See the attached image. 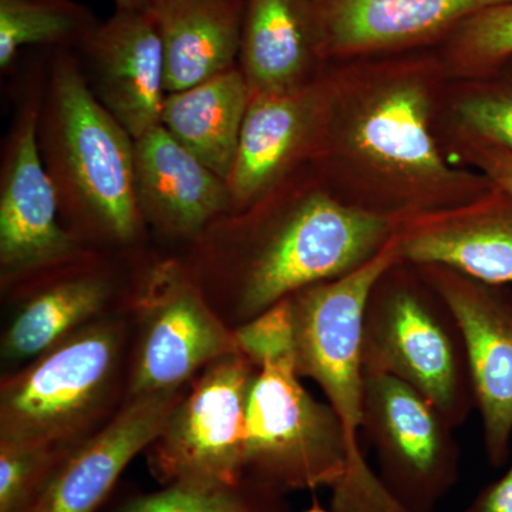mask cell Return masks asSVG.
<instances>
[{
    "mask_svg": "<svg viewBox=\"0 0 512 512\" xmlns=\"http://www.w3.org/2000/svg\"><path fill=\"white\" fill-rule=\"evenodd\" d=\"M457 147L466 163L512 197V153L484 138L457 131Z\"/></svg>",
    "mask_w": 512,
    "mask_h": 512,
    "instance_id": "cell-28",
    "label": "cell"
},
{
    "mask_svg": "<svg viewBox=\"0 0 512 512\" xmlns=\"http://www.w3.org/2000/svg\"><path fill=\"white\" fill-rule=\"evenodd\" d=\"M512 59V0L461 23L448 52L451 72L467 80L493 76Z\"/></svg>",
    "mask_w": 512,
    "mask_h": 512,
    "instance_id": "cell-24",
    "label": "cell"
},
{
    "mask_svg": "<svg viewBox=\"0 0 512 512\" xmlns=\"http://www.w3.org/2000/svg\"><path fill=\"white\" fill-rule=\"evenodd\" d=\"M137 308L141 328L127 397L180 392L211 363L242 353L234 329L175 262L148 275Z\"/></svg>",
    "mask_w": 512,
    "mask_h": 512,
    "instance_id": "cell-10",
    "label": "cell"
},
{
    "mask_svg": "<svg viewBox=\"0 0 512 512\" xmlns=\"http://www.w3.org/2000/svg\"><path fill=\"white\" fill-rule=\"evenodd\" d=\"M116 9L123 10H148L151 0H114Z\"/></svg>",
    "mask_w": 512,
    "mask_h": 512,
    "instance_id": "cell-30",
    "label": "cell"
},
{
    "mask_svg": "<svg viewBox=\"0 0 512 512\" xmlns=\"http://www.w3.org/2000/svg\"><path fill=\"white\" fill-rule=\"evenodd\" d=\"M134 171L141 217L175 237H194L232 204L227 181L163 126L134 140Z\"/></svg>",
    "mask_w": 512,
    "mask_h": 512,
    "instance_id": "cell-18",
    "label": "cell"
},
{
    "mask_svg": "<svg viewBox=\"0 0 512 512\" xmlns=\"http://www.w3.org/2000/svg\"><path fill=\"white\" fill-rule=\"evenodd\" d=\"M305 512H335V511H326L323 510L322 507L318 503H313L312 507L309 508V510H306Z\"/></svg>",
    "mask_w": 512,
    "mask_h": 512,
    "instance_id": "cell-31",
    "label": "cell"
},
{
    "mask_svg": "<svg viewBox=\"0 0 512 512\" xmlns=\"http://www.w3.org/2000/svg\"><path fill=\"white\" fill-rule=\"evenodd\" d=\"M74 446L0 444V512H29Z\"/></svg>",
    "mask_w": 512,
    "mask_h": 512,
    "instance_id": "cell-27",
    "label": "cell"
},
{
    "mask_svg": "<svg viewBox=\"0 0 512 512\" xmlns=\"http://www.w3.org/2000/svg\"><path fill=\"white\" fill-rule=\"evenodd\" d=\"M244 483L276 495L329 487L335 512H407L375 471L359 470L338 414L302 386L292 359L258 366L248 397Z\"/></svg>",
    "mask_w": 512,
    "mask_h": 512,
    "instance_id": "cell-3",
    "label": "cell"
},
{
    "mask_svg": "<svg viewBox=\"0 0 512 512\" xmlns=\"http://www.w3.org/2000/svg\"><path fill=\"white\" fill-rule=\"evenodd\" d=\"M184 392L127 397L64 456L29 512H96L127 464L156 440Z\"/></svg>",
    "mask_w": 512,
    "mask_h": 512,
    "instance_id": "cell-15",
    "label": "cell"
},
{
    "mask_svg": "<svg viewBox=\"0 0 512 512\" xmlns=\"http://www.w3.org/2000/svg\"><path fill=\"white\" fill-rule=\"evenodd\" d=\"M416 268L456 315L466 340L485 456L494 468L503 467L512 440V292L444 266Z\"/></svg>",
    "mask_w": 512,
    "mask_h": 512,
    "instance_id": "cell-11",
    "label": "cell"
},
{
    "mask_svg": "<svg viewBox=\"0 0 512 512\" xmlns=\"http://www.w3.org/2000/svg\"><path fill=\"white\" fill-rule=\"evenodd\" d=\"M100 103L134 140L161 126L167 86L163 42L148 10L116 9L80 42Z\"/></svg>",
    "mask_w": 512,
    "mask_h": 512,
    "instance_id": "cell-13",
    "label": "cell"
},
{
    "mask_svg": "<svg viewBox=\"0 0 512 512\" xmlns=\"http://www.w3.org/2000/svg\"><path fill=\"white\" fill-rule=\"evenodd\" d=\"M399 224L320 190L259 212L242 225L232 259L235 328L302 289L356 271L392 241Z\"/></svg>",
    "mask_w": 512,
    "mask_h": 512,
    "instance_id": "cell-2",
    "label": "cell"
},
{
    "mask_svg": "<svg viewBox=\"0 0 512 512\" xmlns=\"http://www.w3.org/2000/svg\"><path fill=\"white\" fill-rule=\"evenodd\" d=\"M315 158L348 204L399 222L480 200L495 185L451 167L433 134L436 82L427 64H370L328 77Z\"/></svg>",
    "mask_w": 512,
    "mask_h": 512,
    "instance_id": "cell-1",
    "label": "cell"
},
{
    "mask_svg": "<svg viewBox=\"0 0 512 512\" xmlns=\"http://www.w3.org/2000/svg\"><path fill=\"white\" fill-rule=\"evenodd\" d=\"M163 42L167 93L181 92L235 67L244 0H151Z\"/></svg>",
    "mask_w": 512,
    "mask_h": 512,
    "instance_id": "cell-19",
    "label": "cell"
},
{
    "mask_svg": "<svg viewBox=\"0 0 512 512\" xmlns=\"http://www.w3.org/2000/svg\"><path fill=\"white\" fill-rule=\"evenodd\" d=\"M97 25L73 0H0V66L8 69L25 46L80 45Z\"/></svg>",
    "mask_w": 512,
    "mask_h": 512,
    "instance_id": "cell-23",
    "label": "cell"
},
{
    "mask_svg": "<svg viewBox=\"0 0 512 512\" xmlns=\"http://www.w3.org/2000/svg\"><path fill=\"white\" fill-rule=\"evenodd\" d=\"M251 100L237 67L168 93L161 126L222 180H229Z\"/></svg>",
    "mask_w": 512,
    "mask_h": 512,
    "instance_id": "cell-21",
    "label": "cell"
},
{
    "mask_svg": "<svg viewBox=\"0 0 512 512\" xmlns=\"http://www.w3.org/2000/svg\"><path fill=\"white\" fill-rule=\"evenodd\" d=\"M39 144L60 204L104 237L119 242L136 237L141 212L134 138L100 103L66 53L52 66Z\"/></svg>",
    "mask_w": 512,
    "mask_h": 512,
    "instance_id": "cell-4",
    "label": "cell"
},
{
    "mask_svg": "<svg viewBox=\"0 0 512 512\" xmlns=\"http://www.w3.org/2000/svg\"><path fill=\"white\" fill-rule=\"evenodd\" d=\"M363 375L360 433L375 450L377 476L404 511H436L460 477L456 427L402 380Z\"/></svg>",
    "mask_w": 512,
    "mask_h": 512,
    "instance_id": "cell-9",
    "label": "cell"
},
{
    "mask_svg": "<svg viewBox=\"0 0 512 512\" xmlns=\"http://www.w3.org/2000/svg\"><path fill=\"white\" fill-rule=\"evenodd\" d=\"M508 0H312L319 56L399 49Z\"/></svg>",
    "mask_w": 512,
    "mask_h": 512,
    "instance_id": "cell-17",
    "label": "cell"
},
{
    "mask_svg": "<svg viewBox=\"0 0 512 512\" xmlns=\"http://www.w3.org/2000/svg\"><path fill=\"white\" fill-rule=\"evenodd\" d=\"M318 56L312 0L245 2L241 70L251 96L301 89Z\"/></svg>",
    "mask_w": 512,
    "mask_h": 512,
    "instance_id": "cell-20",
    "label": "cell"
},
{
    "mask_svg": "<svg viewBox=\"0 0 512 512\" xmlns=\"http://www.w3.org/2000/svg\"><path fill=\"white\" fill-rule=\"evenodd\" d=\"M39 116L29 104L13 128L0 183V266L3 278L49 268L77 252L57 221L56 185L39 144Z\"/></svg>",
    "mask_w": 512,
    "mask_h": 512,
    "instance_id": "cell-12",
    "label": "cell"
},
{
    "mask_svg": "<svg viewBox=\"0 0 512 512\" xmlns=\"http://www.w3.org/2000/svg\"><path fill=\"white\" fill-rule=\"evenodd\" d=\"M124 335L120 320H93L5 377L0 444L74 446L96 433L119 389Z\"/></svg>",
    "mask_w": 512,
    "mask_h": 512,
    "instance_id": "cell-6",
    "label": "cell"
},
{
    "mask_svg": "<svg viewBox=\"0 0 512 512\" xmlns=\"http://www.w3.org/2000/svg\"><path fill=\"white\" fill-rule=\"evenodd\" d=\"M256 372L244 353H232L192 380L147 448L161 483L204 490L245 484L247 406Z\"/></svg>",
    "mask_w": 512,
    "mask_h": 512,
    "instance_id": "cell-8",
    "label": "cell"
},
{
    "mask_svg": "<svg viewBox=\"0 0 512 512\" xmlns=\"http://www.w3.org/2000/svg\"><path fill=\"white\" fill-rule=\"evenodd\" d=\"M278 497L251 484L225 490L167 485L134 498L120 512H281L274 504Z\"/></svg>",
    "mask_w": 512,
    "mask_h": 512,
    "instance_id": "cell-26",
    "label": "cell"
},
{
    "mask_svg": "<svg viewBox=\"0 0 512 512\" xmlns=\"http://www.w3.org/2000/svg\"><path fill=\"white\" fill-rule=\"evenodd\" d=\"M458 131L484 138L512 153V76L470 80L454 103Z\"/></svg>",
    "mask_w": 512,
    "mask_h": 512,
    "instance_id": "cell-25",
    "label": "cell"
},
{
    "mask_svg": "<svg viewBox=\"0 0 512 512\" xmlns=\"http://www.w3.org/2000/svg\"><path fill=\"white\" fill-rule=\"evenodd\" d=\"M396 239L406 264L440 265L484 284H512V197L500 188L471 204L402 221Z\"/></svg>",
    "mask_w": 512,
    "mask_h": 512,
    "instance_id": "cell-16",
    "label": "cell"
},
{
    "mask_svg": "<svg viewBox=\"0 0 512 512\" xmlns=\"http://www.w3.org/2000/svg\"><path fill=\"white\" fill-rule=\"evenodd\" d=\"M329 79L288 93L252 94L229 175L231 202L248 208L268 198L318 143Z\"/></svg>",
    "mask_w": 512,
    "mask_h": 512,
    "instance_id": "cell-14",
    "label": "cell"
},
{
    "mask_svg": "<svg viewBox=\"0 0 512 512\" xmlns=\"http://www.w3.org/2000/svg\"><path fill=\"white\" fill-rule=\"evenodd\" d=\"M464 512H512V463L503 476L485 485Z\"/></svg>",
    "mask_w": 512,
    "mask_h": 512,
    "instance_id": "cell-29",
    "label": "cell"
},
{
    "mask_svg": "<svg viewBox=\"0 0 512 512\" xmlns=\"http://www.w3.org/2000/svg\"><path fill=\"white\" fill-rule=\"evenodd\" d=\"M363 370L409 384L460 427L476 409L466 340L456 315L414 265L387 269L363 312Z\"/></svg>",
    "mask_w": 512,
    "mask_h": 512,
    "instance_id": "cell-5",
    "label": "cell"
},
{
    "mask_svg": "<svg viewBox=\"0 0 512 512\" xmlns=\"http://www.w3.org/2000/svg\"><path fill=\"white\" fill-rule=\"evenodd\" d=\"M110 295L109 282L96 275L76 276L43 289L10 323L3 356L13 362L36 359L99 318Z\"/></svg>",
    "mask_w": 512,
    "mask_h": 512,
    "instance_id": "cell-22",
    "label": "cell"
},
{
    "mask_svg": "<svg viewBox=\"0 0 512 512\" xmlns=\"http://www.w3.org/2000/svg\"><path fill=\"white\" fill-rule=\"evenodd\" d=\"M402 262L396 235L356 271L302 289L289 299L293 363L299 377H308L325 393L338 414L359 470L373 473L362 446L363 312L367 296L393 265Z\"/></svg>",
    "mask_w": 512,
    "mask_h": 512,
    "instance_id": "cell-7",
    "label": "cell"
}]
</instances>
